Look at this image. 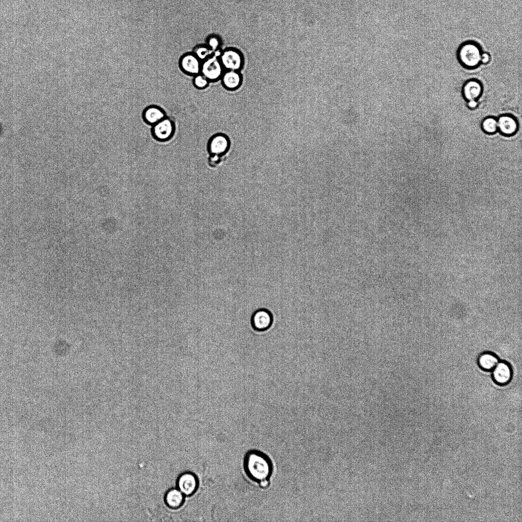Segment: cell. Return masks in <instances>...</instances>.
<instances>
[{"mask_svg":"<svg viewBox=\"0 0 522 522\" xmlns=\"http://www.w3.org/2000/svg\"><path fill=\"white\" fill-rule=\"evenodd\" d=\"M167 114L160 107L151 105L146 108L142 113V119L148 125L153 126L165 118Z\"/></svg>","mask_w":522,"mask_h":522,"instance_id":"9","label":"cell"},{"mask_svg":"<svg viewBox=\"0 0 522 522\" xmlns=\"http://www.w3.org/2000/svg\"><path fill=\"white\" fill-rule=\"evenodd\" d=\"M467 105L470 109H474L477 107L478 103L477 101H470L468 102Z\"/></svg>","mask_w":522,"mask_h":522,"instance_id":"23","label":"cell"},{"mask_svg":"<svg viewBox=\"0 0 522 522\" xmlns=\"http://www.w3.org/2000/svg\"><path fill=\"white\" fill-rule=\"evenodd\" d=\"M181 66L184 72L192 75L198 74L201 69L199 59L193 54L183 57L181 61Z\"/></svg>","mask_w":522,"mask_h":522,"instance_id":"13","label":"cell"},{"mask_svg":"<svg viewBox=\"0 0 522 522\" xmlns=\"http://www.w3.org/2000/svg\"><path fill=\"white\" fill-rule=\"evenodd\" d=\"M244 468L251 479L259 482L268 479L272 470V463L268 457L257 450H251L246 453Z\"/></svg>","mask_w":522,"mask_h":522,"instance_id":"1","label":"cell"},{"mask_svg":"<svg viewBox=\"0 0 522 522\" xmlns=\"http://www.w3.org/2000/svg\"><path fill=\"white\" fill-rule=\"evenodd\" d=\"M251 322L255 330L259 332L266 331L272 325V314L267 309L258 310L253 314Z\"/></svg>","mask_w":522,"mask_h":522,"instance_id":"5","label":"cell"},{"mask_svg":"<svg viewBox=\"0 0 522 522\" xmlns=\"http://www.w3.org/2000/svg\"><path fill=\"white\" fill-rule=\"evenodd\" d=\"M195 53L199 59L205 60L211 54L212 51L206 47H201L196 50Z\"/></svg>","mask_w":522,"mask_h":522,"instance_id":"18","label":"cell"},{"mask_svg":"<svg viewBox=\"0 0 522 522\" xmlns=\"http://www.w3.org/2000/svg\"><path fill=\"white\" fill-rule=\"evenodd\" d=\"M499 362L498 357L491 352L481 353L477 360L479 367L485 371H492Z\"/></svg>","mask_w":522,"mask_h":522,"instance_id":"14","label":"cell"},{"mask_svg":"<svg viewBox=\"0 0 522 522\" xmlns=\"http://www.w3.org/2000/svg\"><path fill=\"white\" fill-rule=\"evenodd\" d=\"M497 122L498 129L504 135H513L517 131V122L512 116L508 115L502 116L499 119Z\"/></svg>","mask_w":522,"mask_h":522,"instance_id":"10","label":"cell"},{"mask_svg":"<svg viewBox=\"0 0 522 522\" xmlns=\"http://www.w3.org/2000/svg\"><path fill=\"white\" fill-rule=\"evenodd\" d=\"M481 46L474 41H467L459 46L456 55L457 60L464 69L474 70L481 65V56L482 53Z\"/></svg>","mask_w":522,"mask_h":522,"instance_id":"2","label":"cell"},{"mask_svg":"<svg viewBox=\"0 0 522 522\" xmlns=\"http://www.w3.org/2000/svg\"><path fill=\"white\" fill-rule=\"evenodd\" d=\"M178 486L180 490L185 494H191L197 487V478L192 474H184L180 477Z\"/></svg>","mask_w":522,"mask_h":522,"instance_id":"12","label":"cell"},{"mask_svg":"<svg viewBox=\"0 0 522 522\" xmlns=\"http://www.w3.org/2000/svg\"><path fill=\"white\" fill-rule=\"evenodd\" d=\"M183 500L182 493L177 489L170 490L166 496V502L172 508H177L181 505Z\"/></svg>","mask_w":522,"mask_h":522,"instance_id":"15","label":"cell"},{"mask_svg":"<svg viewBox=\"0 0 522 522\" xmlns=\"http://www.w3.org/2000/svg\"><path fill=\"white\" fill-rule=\"evenodd\" d=\"M203 76L208 80H215L222 75V65L216 57L209 58L202 67Z\"/></svg>","mask_w":522,"mask_h":522,"instance_id":"8","label":"cell"},{"mask_svg":"<svg viewBox=\"0 0 522 522\" xmlns=\"http://www.w3.org/2000/svg\"><path fill=\"white\" fill-rule=\"evenodd\" d=\"M491 61V57L490 54L487 52H482L481 56L480 63L481 65H488Z\"/></svg>","mask_w":522,"mask_h":522,"instance_id":"21","label":"cell"},{"mask_svg":"<svg viewBox=\"0 0 522 522\" xmlns=\"http://www.w3.org/2000/svg\"><path fill=\"white\" fill-rule=\"evenodd\" d=\"M176 130V126L174 120L171 117H167L152 126L151 134L156 141L165 143L173 138Z\"/></svg>","mask_w":522,"mask_h":522,"instance_id":"3","label":"cell"},{"mask_svg":"<svg viewBox=\"0 0 522 522\" xmlns=\"http://www.w3.org/2000/svg\"><path fill=\"white\" fill-rule=\"evenodd\" d=\"M194 83L196 87L199 89H203L206 88L208 84V79L204 76H197L194 80Z\"/></svg>","mask_w":522,"mask_h":522,"instance_id":"20","label":"cell"},{"mask_svg":"<svg viewBox=\"0 0 522 522\" xmlns=\"http://www.w3.org/2000/svg\"><path fill=\"white\" fill-rule=\"evenodd\" d=\"M209 44L213 49H216L219 45V41L216 38H213L209 40Z\"/></svg>","mask_w":522,"mask_h":522,"instance_id":"22","label":"cell"},{"mask_svg":"<svg viewBox=\"0 0 522 522\" xmlns=\"http://www.w3.org/2000/svg\"><path fill=\"white\" fill-rule=\"evenodd\" d=\"M223 82L224 85L229 89H235L237 88L241 83V78L239 75L235 71H231L226 73L224 76Z\"/></svg>","mask_w":522,"mask_h":522,"instance_id":"16","label":"cell"},{"mask_svg":"<svg viewBox=\"0 0 522 522\" xmlns=\"http://www.w3.org/2000/svg\"><path fill=\"white\" fill-rule=\"evenodd\" d=\"M492 371L493 380L499 386L507 385L512 379V368L510 365L505 361H500Z\"/></svg>","mask_w":522,"mask_h":522,"instance_id":"7","label":"cell"},{"mask_svg":"<svg viewBox=\"0 0 522 522\" xmlns=\"http://www.w3.org/2000/svg\"><path fill=\"white\" fill-rule=\"evenodd\" d=\"M222 62L226 69L235 71L240 68L242 59L238 52L234 50H229L225 52L222 56Z\"/></svg>","mask_w":522,"mask_h":522,"instance_id":"11","label":"cell"},{"mask_svg":"<svg viewBox=\"0 0 522 522\" xmlns=\"http://www.w3.org/2000/svg\"><path fill=\"white\" fill-rule=\"evenodd\" d=\"M462 95L466 101H478L482 96L483 86L477 79H470L466 81L462 88Z\"/></svg>","mask_w":522,"mask_h":522,"instance_id":"6","label":"cell"},{"mask_svg":"<svg viewBox=\"0 0 522 522\" xmlns=\"http://www.w3.org/2000/svg\"><path fill=\"white\" fill-rule=\"evenodd\" d=\"M231 142L229 137L224 133H217L209 140L207 143V151L210 155L225 157L231 148Z\"/></svg>","mask_w":522,"mask_h":522,"instance_id":"4","label":"cell"},{"mask_svg":"<svg viewBox=\"0 0 522 522\" xmlns=\"http://www.w3.org/2000/svg\"><path fill=\"white\" fill-rule=\"evenodd\" d=\"M269 481L268 479H264L260 482V486L262 488H266L269 486Z\"/></svg>","mask_w":522,"mask_h":522,"instance_id":"24","label":"cell"},{"mask_svg":"<svg viewBox=\"0 0 522 522\" xmlns=\"http://www.w3.org/2000/svg\"><path fill=\"white\" fill-rule=\"evenodd\" d=\"M225 157L215 155H210L208 158V164L211 168H215L223 162Z\"/></svg>","mask_w":522,"mask_h":522,"instance_id":"19","label":"cell"},{"mask_svg":"<svg viewBox=\"0 0 522 522\" xmlns=\"http://www.w3.org/2000/svg\"><path fill=\"white\" fill-rule=\"evenodd\" d=\"M482 128L487 134L495 133L498 130L497 120L491 117L486 118L482 123Z\"/></svg>","mask_w":522,"mask_h":522,"instance_id":"17","label":"cell"}]
</instances>
